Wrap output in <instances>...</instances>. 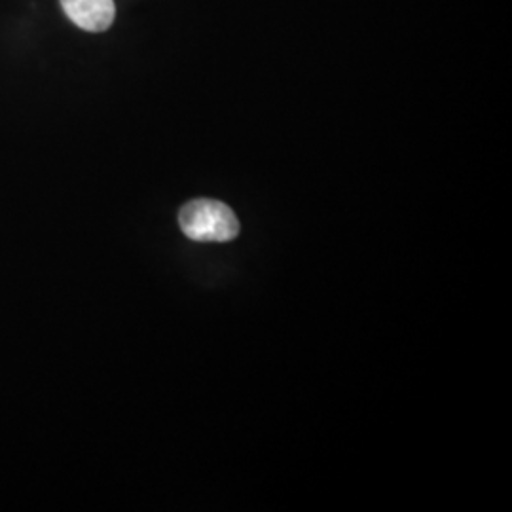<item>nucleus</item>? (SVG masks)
Masks as SVG:
<instances>
[{
	"label": "nucleus",
	"mask_w": 512,
	"mask_h": 512,
	"mask_svg": "<svg viewBox=\"0 0 512 512\" xmlns=\"http://www.w3.org/2000/svg\"><path fill=\"white\" fill-rule=\"evenodd\" d=\"M61 8L80 29L90 33L107 31L114 16V0H59Z\"/></svg>",
	"instance_id": "f03ea898"
},
{
	"label": "nucleus",
	"mask_w": 512,
	"mask_h": 512,
	"mask_svg": "<svg viewBox=\"0 0 512 512\" xmlns=\"http://www.w3.org/2000/svg\"><path fill=\"white\" fill-rule=\"evenodd\" d=\"M184 236L202 243H226L238 236L239 222L234 211L215 200H194L179 213Z\"/></svg>",
	"instance_id": "f257e3e1"
}]
</instances>
